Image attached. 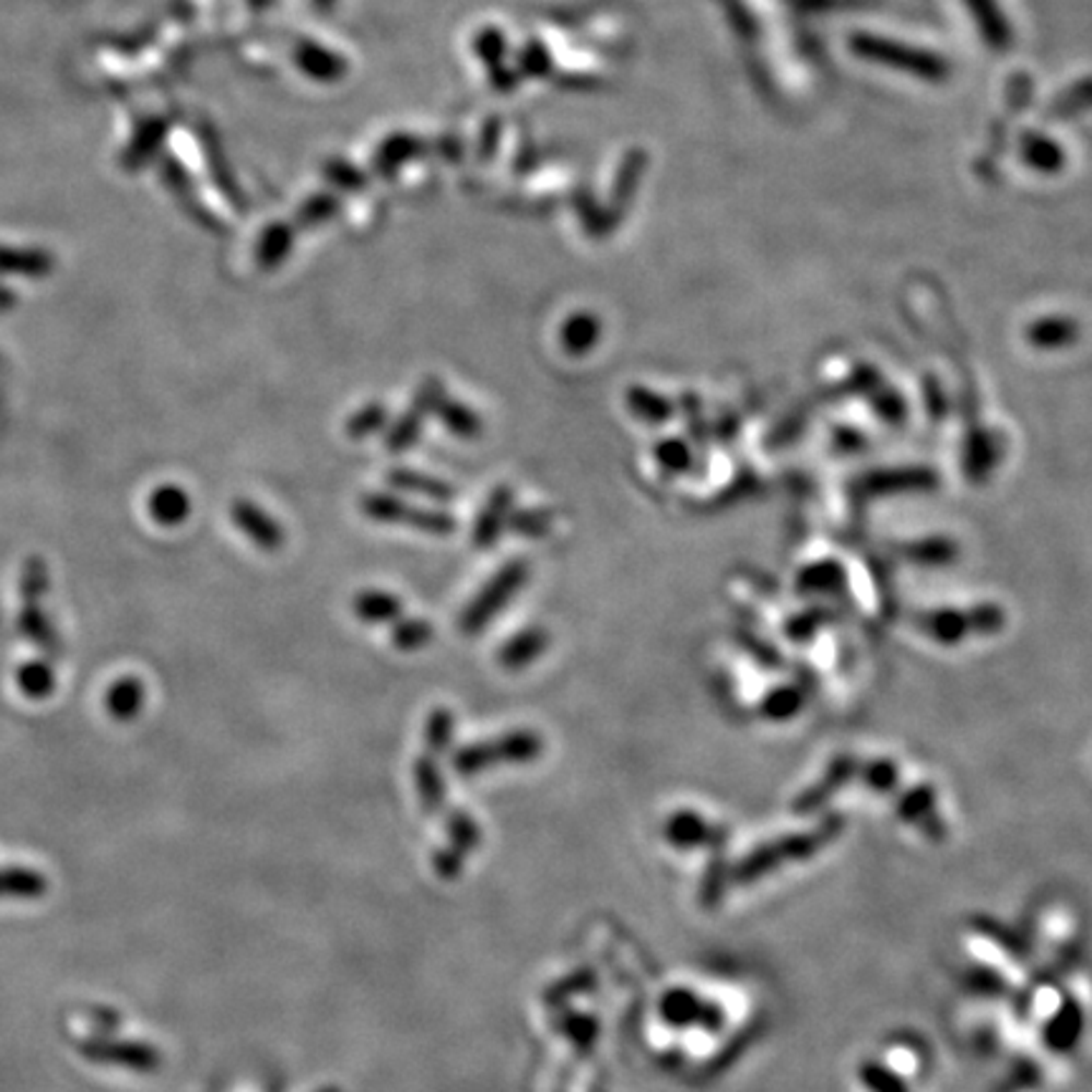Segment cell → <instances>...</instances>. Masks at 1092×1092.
<instances>
[{
	"mask_svg": "<svg viewBox=\"0 0 1092 1092\" xmlns=\"http://www.w3.org/2000/svg\"><path fill=\"white\" fill-rule=\"evenodd\" d=\"M529 577H531V564L526 560H519V556L501 564L498 572L485 582L479 592H475L473 600L466 604V610L460 612L458 633L466 637L481 635L483 630L506 610L508 602L521 592Z\"/></svg>",
	"mask_w": 1092,
	"mask_h": 1092,
	"instance_id": "6da1fadb",
	"label": "cell"
},
{
	"mask_svg": "<svg viewBox=\"0 0 1092 1092\" xmlns=\"http://www.w3.org/2000/svg\"><path fill=\"white\" fill-rule=\"evenodd\" d=\"M360 512L377 524H398L431 537H450L458 531V519L445 508H420L395 496V493H364Z\"/></svg>",
	"mask_w": 1092,
	"mask_h": 1092,
	"instance_id": "7a4b0ae2",
	"label": "cell"
},
{
	"mask_svg": "<svg viewBox=\"0 0 1092 1092\" xmlns=\"http://www.w3.org/2000/svg\"><path fill=\"white\" fill-rule=\"evenodd\" d=\"M541 754V739L537 731L521 728L501 736L496 741L471 743L453 756L458 774H475L493 762H531Z\"/></svg>",
	"mask_w": 1092,
	"mask_h": 1092,
	"instance_id": "3957f363",
	"label": "cell"
},
{
	"mask_svg": "<svg viewBox=\"0 0 1092 1092\" xmlns=\"http://www.w3.org/2000/svg\"><path fill=\"white\" fill-rule=\"evenodd\" d=\"M855 54L865 56V59L885 63V67H893L897 71H908V74H916L920 79H943L949 74L943 59H938L934 54L918 51V48L893 44V40L876 38V36H855L853 38Z\"/></svg>",
	"mask_w": 1092,
	"mask_h": 1092,
	"instance_id": "277c9868",
	"label": "cell"
},
{
	"mask_svg": "<svg viewBox=\"0 0 1092 1092\" xmlns=\"http://www.w3.org/2000/svg\"><path fill=\"white\" fill-rule=\"evenodd\" d=\"M231 516L238 529L254 541L256 549H261L266 554H277L283 547V541H286V531L281 529V524L269 512H263L261 506L254 504V501H233Z\"/></svg>",
	"mask_w": 1092,
	"mask_h": 1092,
	"instance_id": "5b68a950",
	"label": "cell"
},
{
	"mask_svg": "<svg viewBox=\"0 0 1092 1092\" xmlns=\"http://www.w3.org/2000/svg\"><path fill=\"white\" fill-rule=\"evenodd\" d=\"M514 501H516V493H514L512 485H506V483L496 485V489L491 491V496L485 498L483 508L479 512V516H475L473 537H471L473 547L479 549V552H491V549L498 544L501 533L506 531V521H508V514H512V508H514Z\"/></svg>",
	"mask_w": 1092,
	"mask_h": 1092,
	"instance_id": "8992f818",
	"label": "cell"
},
{
	"mask_svg": "<svg viewBox=\"0 0 1092 1092\" xmlns=\"http://www.w3.org/2000/svg\"><path fill=\"white\" fill-rule=\"evenodd\" d=\"M552 645V635L549 630L531 625L524 627L521 633H516L514 637L498 647V666L508 670V673H521L531 666L533 660H539L541 655L549 650Z\"/></svg>",
	"mask_w": 1092,
	"mask_h": 1092,
	"instance_id": "52a82bcc",
	"label": "cell"
},
{
	"mask_svg": "<svg viewBox=\"0 0 1092 1092\" xmlns=\"http://www.w3.org/2000/svg\"><path fill=\"white\" fill-rule=\"evenodd\" d=\"M387 483H390L395 491L415 493V496L431 498L435 504H450V501L458 496L456 485H450L443 479H435V475L412 471V468H392V471L387 473Z\"/></svg>",
	"mask_w": 1092,
	"mask_h": 1092,
	"instance_id": "ba28073f",
	"label": "cell"
},
{
	"mask_svg": "<svg viewBox=\"0 0 1092 1092\" xmlns=\"http://www.w3.org/2000/svg\"><path fill=\"white\" fill-rule=\"evenodd\" d=\"M435 418L441 420L445 431L460 441H475L483 433V420L479 412L471 404L450 398V395H445L438 408H435Z\"/></svg>",
	"mask_w": 1092,
	"mask_h": 1092,
	"instance_id": "9c48e42d",
	"label": "cell"
},
{
	"mask_svg": "<svg viewBox=\"0 0 1092 1092\" xmlns=\"http://www.w3.org/2000/svg\"><path fill=\"white\" fill-rule=\"evenodd\" d=\"M352 610L357 614V620L367 622V625H387V622L402 618L400 597L385 592V589H364V592L354 597Z\"/></svg>",
	"mask_w": 1092,
	"mask_h": 1092,
	"instance_id": "30bf717a",
	"label": "cell"
},
{
	"mask_svg": "<svg viewBox=\"0 0 1092 1092\" xmlns=\"http://www.w3.org/2000/svg\"><path fill=\"white\" fill-rule=\"evenodd\" d=\"M423 423H425L423 412L410 404V410H404L402 415L390 420V425H387L385 450L392 453V456H402V453L415 448L420 435H423Z\"/></svg>",
	"mask_w": 1092,
	"mask_h": 1092,
	"instance_id": "8fae6325",
	"label": "cell"
},
{
	"mask_svg": "<svg viewBox=\"0 0 1092 1092\" xmlns=\"http://www.w3.org/2000/svg\"><path fill=\"white\" fill-rule=\"evenodd\" d=\"M390 410L385 408L383 402L372 400L367 404H362L357 412H352L350 420H347L344 431L352 441H364L372 438V435L385 433L387 425H390Z\"/></svg>",
	"mask_w": 1092,
	"mask_h": 1092,
	"instance_id": "7c38bea8",
	"label": "cell"
},
{
	"mask_svg": "<svg viewBox=\"0 0 1092 1092\" xmlns=\"http://www.w3.org/2000/svg\"><path fill=\"white\" fill-rule=\"evenodd\" d=\"M554 526L552 508H512L506 521V531L526 539H544Z\"/></svg>",
	"mask_w": 1092,
	"mask_h": 1092,
	"instance_id": "4fadbf2b",
	"label": "cell"
},
{
	"mask_svg": "<svg viewBox=\"0 0 1092 1092\" xmlns=\"http://www.w3.org/2000/svg\"><path fill=\"white\" fill-rule=\"evenodd\" d=\"M435 635V627L431 620L423 618H400L392 622V645L402 653H415L423 650L425 645H431Z\"/></svg>",
	"mask_w": 1092,
	"mask_h": 1092,
	"instance_id": "5bb4252c",
	"label": "cell"
},
{
	"mask_svg": "<svg viewBox=\"0 0 1092 1092\" xmlns=\"http://www.w3.org/2000/svg\"><path fill=\"white\" fill-rule=\"evenodd\" d=\"M966 5H968V11L976 15V23H978V28H982L984 38L997 48L1005 46L1007 38H1009V31H1007L1005 15L999 13L997 3H994V0H966Z\"/></svg>",
	"mask_w": 1092,
	"mask_h": 1092,
	"instance_id": "9a60e30c",
	"label": "cell"
},
{
	"mask_svg": "<svg viewBox=\"0 0 1092 1092\" xmlns=\"http://www.w3.org/2000/svg\"><path fill=\"white\" fill-rule=\"evenodd\" d=\"M597 331H600L597 329V321L592 317H587V314H579V317H574L564 324L562 347L570 354H574V357H582V354H587L595 347Z\"/></svg>",
	"mask_w": 1092,
	"mask_h": 1092,
	"instance_id": "2e32d148",
	"label": "cell"
},
{
	"mask_svg": "<svg viewBox=\"0 0 1092 1092\" xmlns=\"http://www.w3.org/2000/svg\"><path fill=\"white\" fill-rule=\"evenodd\" d=\"M625 400L630 412H633L635 418L647 420V423H662V420L673 415L670 402L662 400L660 395L645 390V387H633V390H627Z\"/></svg>",
	"mask_w": 1092,
	"mask_h": 1092,
	"instance_id": "e0dca14e",
	"label": "cell"
},
{
	"mask_svg": "<svg viewBox=\"0 0 1092 1092\" xmlns=\"http://www.w3.org/2000/svg\"><path fill=\"white\" fill-rule=\"evenodd\" d=\"M453 733H456V716L450 714L448 708H435L431 716H427L425 724V741L433 751H445L450 747Z\"/></svg>",
	"mask_w": 1092,
	"mask_h": 1092,
	"instance_id": "ac0fdd59",
	"label": "cell"
},
{
	"mask_svg": "<svg viewBox=\"0 0 1092 1092\" xmlns=\"http://www.w3.org/2000/svg\"><path fill=\"white\" fill-rule=\"evenodd\" d=\"M445 385L438 377H425L423 383L418 385L415 398H412V408H418L423 415H435V408H438L441 400L445 398Z\"/></svg>",
	"mask_w": 1092,
	"mask_h": 1092,
	"instance_id": "d6986e66",
	"label": "cell"
},
{
	"mask_svg": "<svg viewBox=\"0 0 1092 1092\" xmlns=\"http://www.w3.org/2000/svg\"><path fill=\"white\" fill-rule=\"evenodd\" d=\"M1026 160L1042 169H1059V165H1062V152L1052 142L1042 140V137H1032L1026 142Z\"/></svg>",
	"mask_w": 1092,
	"mask_h": 1092,
	"instance_id": "ffe728a7",
	"label": "cell"
},
{
	"mask_svg": "<svg viewBox=\"0 0 1092 1092\" xmlns=\"http://www.w3.org/2000/svg\"><path fill=\"white\" fill-rule=\"evenodd\" d=\"M157 512L165 521H180L188 514V498L180 491H162L157 498Z\"/></svg>",
	"mask_w": 1092,
	"mask_h": 1092,
	"instance_id": "44dd1931",
	"label": "cell"
},
{
	"mask_svg": "<svg viewBox=\"0 0 1092 1092\" xmlns=\"http://www.w3.org/2000/svg\"><path fill=\"white\" fill-rule=\"evenodd\" d=\"M418 782L427 802H435L441 797V776L431 759H420L418 762Z\"/></svg>",
	"mask_w": 1092,
	"mask_h": 1092,
	"instance_id": "7402d4cb",
	"label": "cell"
},
{
	"mask_svg": "<svg viewBox=\"0 0 1092 1092\" xmlns=\"http://www.w3.org/2000/svg\"><path fill=\"white\" fill-rule=\"evenodd\" d=\"M655 456H658L662 468H668V471H683L688 463V450L678 441H662L658 450H655Z\"/></svg>",
	"mask_w": 1092,
	"mask_h": 1092,
	"instance_id": "603a6c76",
	"label": "cell"
}]
</instances>
